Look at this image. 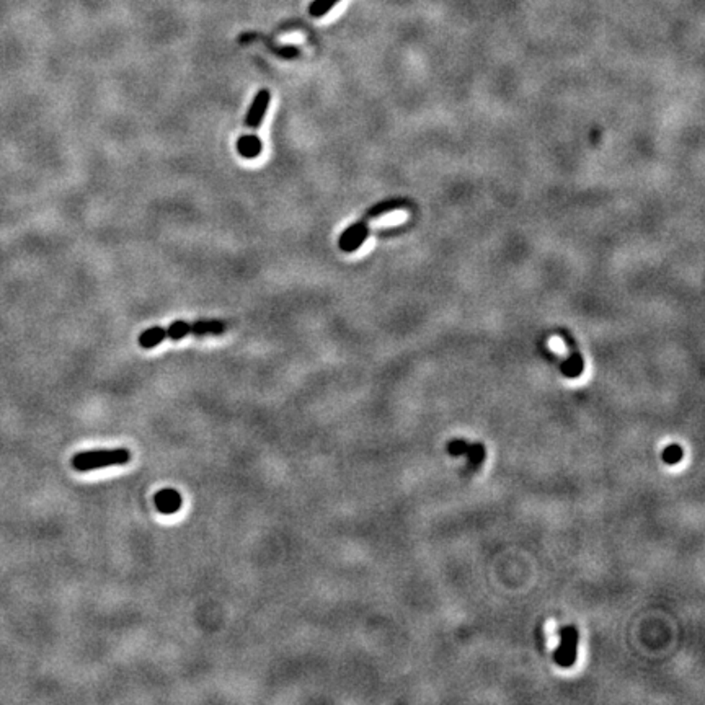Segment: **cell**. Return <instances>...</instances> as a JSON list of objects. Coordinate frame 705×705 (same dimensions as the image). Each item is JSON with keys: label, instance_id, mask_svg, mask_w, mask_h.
Returning <instances> with one entry per match:
<instances>
[{"label": "cell", "instance_id": "obj_1", "mask_svg": "<svg viewBox=\"0 0 705 705\" xmlns=\"http://www.w3.org/2000/svg\"><path fill=\"white\" fill-rule=\"evenodd\" d=\"M131 461V452L125 447L98 449V451L77 452L72 457V467L79 472L97 470L110 466H125Z\"/></svg>", "mask_w": 705, "mask_h": 705}, {"label": "cell", "instance_id": "obj_2", "mask_svg": "<svg viewBox=\"0 0 705 705\" xmlns=\"http://www.w3.org/2000/svg\"><path fill=\"white\" fill-rule=\"evenodd\" d=\"M227 332V324L221 320H198V322H183L177 320L165 330V338L178 342L188 335L195 337H206V335H222Z\"/></svg>", "mask_w": 705, "mask_h": 705}, {"label": "cell", "instance_id": "obj_3", "mask_svg": "<svg viewBox=\"0 0 705 705\" xmlns=\"http://www.w3.org/2000/svg\"><path fill=\"white\" fill-rule=\"evenodd\" d=\"M269 102H271V93H269V90L268 88L258 90V93L255 95L252 102V106H250V110L247 113V118H245V127H247V131L255 132L260 126H262L264 116H267Z\"/></svg>", "mask_w": 705, "mask_h": 705}, {"label": "cell", "instance_id": "obj_4", "mask_svg": "<svg viewBox=\"0 0 705 705\" xmlns=\"http://www.w3.org/2000/svg\"><path fill=\"white\" fill-rule=\"evenodd\" d=\"M562 643L555 651V661L563 668L569 666L576 660V643H578V632L573 626L563 628L562 631Z\"/></svg>", "mask_w": 705, "mask_h": 705}, {"label": "cell", "instance_id": "obj_5", "mask_svg": "<svg viewBox=\"0 0 705 705\" xmlns=\"http://www.w3.org/2000/svg\"><path fill=\"white\" fill-rule=\"evenodd\" d=\"M154 503H155V508L159 509V513L175 514V513H178L180 508H182L183 498L177 490L164 489L155 493Z\"/></svg>", "mask_w": 705, "mask_h": 705}, {"label": "cell", "instance_id": "obj_6", "mask_svg": "<svg viewBox=\"0 0 705 705\" xmlns=\"http://www.w3.org/2000/svg\"><path fill=\"white\" fill-rule=\"evenodd\" d=\"M237 150L244 159L253 160V159H257L260 154H262L263 144L255 132H247V134L239 137Z\"/></svg>", "mask_w": 705, "mask_h": 705}, {"label": "cell", "instance_id": "obj_7", "mask_svg": "<svg viewBox=\"0 0 705 705\" xmlns=\"http://www.w3.org/2000/svg\"><path fill=\"white\" fill-rule=\"evenodd\" d=\"M165 340V330L162 326H150L139 335V347L144 349H152Z\"/></svg>", "mask_w": 705, "mask_h": 705}, {"label": "cell", "instance_id": "obj_8", "mask_svg": "<svg viewBox=\"0 0 705 705\" xmlns=\"http://www.w3.org/2000/svg\"><path fill=\"white\" fill-rule=\"evenodd\" d=\"M340 0H314V2L309 6V13L310 17L320 18L328 13L332 8L337 6Z\"/></svg>", "mask_w": 705, "mask_h": 705}, {"label": "cell", "instance_id": "obj_9", "mask_svg": "<svg viewBox=\"0 0 705 705\" xmlns=\"http://www.w3.org/2000/svg\"><path fill=\"white\" fill-rule=\"evenodd\" d=\"M681 459H683V449L678 444H673L663 451V461L666 464H678Z\"/></svg>", "mask_w": 705, "mask_h": 705}]
</instances>
